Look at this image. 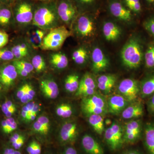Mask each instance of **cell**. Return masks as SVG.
<instances>
[{
    "mask_svg": "<svg viewBox=\"0 0 154 154\" xmlns=\"http://www.w3.org/2000/svg\"><path fill=\"white\" fill-rule=\"evenodd\" d=\"M121 56L124 65L130 69L140 66L143 58V52L139 42L135 38H131L122 50Z\"/></svg>",
    "mask_w": 154,
    "mask_h": 154,
    "instance_id": "6da1fadb",
    "label": "cell"
},
{
    "mask_svg": "<svg viewBox=\"0 0 154 154\" xmlns=\"http://www.w3.org/2000/svg\"><path fill=\"white\" fill-rule=\"evenodd\" d=\"M71 35V32L64 26L54 28L44 36L40 48L43 50H57Z\"/></svg>",
    "mask_w": 154,
    "mask_h": 154,
    "instance_id": "7a4b0ae2",
    "label": "cell"
},
{
    "mask_svg": "<svg viewBox=\"0 0 154 154\" xmlns=\"http://www.w3.org/2000/svg\"><path fill=\"white\" fill-rule=\"evenodd\" d=\"M104 137L107 145L113 150L118 149L123 143V131L120 125L113 122L105 131Z\"/></svg>",
    "mask_w": 154,
    "mask_h": 154,
    "instance_id": "3957f363",
    "label": "cell"
},
{
    "mask_svg": "<svg viewBox=\"0 0 154 154\" xmlns=\"http://www.w3.org/2000/svg\"><path fill=\"white\" fill-rule=\"evenodd\" d=\"M56 15L52 9L41 7L36 10L33 16V24L39 27L49 26L55 21Z\"/></svg>",
    "mask_w": 154,
    "mask_h": 154,
    "instance_id": "277c9868",
    "label": "cell"
},
{
    "mask_svg": "<svg viewBox=\"0 0 154 154\" xmlns=\"http://www.w3.org/2000/svg\"><path fill=\"white\" fill-rule=\"evenodd\" d=\"M120 95L123 96L128 102H133L137 98L139 88L137 82L130 79L122 80L118 86Z\"/></svg>",
    "mask_w": 154,
    "mask_h": 154,
    "instance_id": "5b68a950",
    "label": "cell"
},
{
    "mask_svg": "<svg viewBox=\"0 0 154 154\" xmlns=\"http://www.w3.org/2000/svg\"><path fill=\"white\" fill-rule=\"evenodd\" d=\"M110 14L116 19L128 22L132 19V12L119 0H111L108 5Z\"/></svg>",
    "mask_w": 154,
    "mask_h": 154,
    "instance_id": "8992f818",
    "label": "cell"
},
{
    "mask_svg": "<svg viewBox=\"0 0 154 154\" xmlns=\"http://www.w3.org/2000/svg\"><path fill=\"white\" fill-rule=\"evenodd\" d=\"M141 125L139 120H132L127 122L123 131V141L128 143H133L140 137Z\"/></svg>",
    "mask_w": 154,
    "mask_h": 154,
    "instance_id": "52a82bcc",
    "label": "cell"
},
{
    "mask_svg": "<svg viewBox=\"0 0 154 154\" xmlns=\"http://www.w3.org/2000/svg\"><path fill=\"white\" fill-rule=\"evenodd\" d=\"M57 13L63 22L69 23L75 16L76 9L71 2L69 0H63L59 5Z\"/></svg>",
    "mask_w": 154,
    "mask_h": 154,
    "instance_id": "ba28073f",
    "label": "cell"
},
{
    "mask_svg": "<svg viewBox=\"0 0 154 154\" xmlns=\"http://www.w3.org/2000/svg\"><path fill=\"white\" fill-rule=\"evenodd\" d=\"M78 135L77 125L75 122H67L63 125L60 133V140L64 144L73 142Z\"/></svg>",
    "mask_w": 154,
    "mask_h": 154,
    "instance_id": "9c48e42d",
    "label": "cell"
},
{
    "mask_svg": "<svg viewBox=\"0 0 154 154\" xmlns=\"http://www.w3.org/2000/svg\"><path fill=\"white\" fill-rule=\"evenodd\" d=\"M82 145L88 154H104L103 148L93 137L85 134L82 139Z\"/></svg>",
    "mask_w": 154,
    "mask_h": 154,
    "instance_id": "30bf717a",
    "label": "cell"
},
{
    "mask_svg": "<svg viewBox=\"0 0 154 154\" xmlns=\"http://www.w3.org/2000/svg\"><path fill=\"white\" fill-rule=\"evenodd\" d=\"M93 69L96 72L104 70L109 65V61L102 50L95 48L92 54Z\"/></svg>",
    "mask_w": 154,
    "mask_h": 154,
    "instance_id": "8fae6325",
    "label": "cell"
},
{
    "mask_svg": "<svg viewBox=\"0 0 154 154\" xmlns=\"http://www.w3.org/2000/svg\"><path fill=\"white\" fill-rule=\"evenodd\" d=\"M127 101L121 95H115L110 97L107 102V108L112 114H117L122 112L126 107Z\"/></svg>",
    "mask_w": 154,
    "mask_h": 154,
    "instance_id": "7c38bea8",
    "label": "cell"
},
{
    "mask_svg": "<svg viewBox=\"0 0 154 154\" xmlns=\"http://www.w3.org/2000/svg\"><path fill=\"white\" fill-rule=\"evenodd\" d=\"M17 69L14 65H8L0 71V82L6 87H10L18 76Z\"/></svg>",
    "mask_w": 154,
    "mask_h": 154,
    "instance_id": "4fadbf2b",
    "label": "cell"
},
{
    "mask_svg": "<svg viewBox=\"0 0 154 154\" xmlns=\"http://www.w3.org/2000/svg\"><path fill=\"white\" fill-rule=\"evenodd\" d=\"M16 19L20 23H28L33 19V14L31 6L28 3L20 4L17 9Z\"/></svg>",
    "mask_w": 154,
    "mask_h": 154,
    "instance_id": "5bb4252c",
    "label": "cell"
},
{
    "mask_svg": "<svg viewBox=\"0 0 154 154\" xmlns=\"http://www.w3.org/2000/svg\"><path fill=\"white\" fill-rule=\"evenodd\" d=\"M77 29L81 36H91L94 31V22L87 16H82L79 18L77 22Z\"/></svg>",
    "mask_w": 154,
    "mask_h": 154,
    "instance_id": "9a60e30c",
    "label": "cell"
},
{
    "mask_svg": "<svg viewBox=\"0 0 154 154\" xmlns=\"http://www.w3.org/2000/svg\"><path fill=\"white\" fill-rule=\"evenodd\" d=\"M103 32L105 39L109 42L116 41L121 34V30L119 27L111 22H106L104 24Z\"/></svg>",
    "mask_w": 154,
    "mask_h": 154,
    "instance_id": "2e32d148",
    "label": "cell"
},
{
    "mask_svg": "<svg viewBox=\"0 0 154 154\" xmlns=\"http://www.w3.org/2000/svg\"><path fill=\"white\" fill-rule=\"evenodd\" d=\"M40 88L45 96L49 99H55L59 94L57 84L52 80H45L42 81Z\"/></svg>",
    "mask_w": 154,
    "mask_h": 154,
    "instance_id": "e0dca14e",
    "label": "cell"
},
{
    "mask_svg": "<svg viewBox=\"0 0 154 154\" xmlns=\"http://www.w3.org/2000/svg\"><path fill=\"white\" fill-rule=\"evenodd\" d=\"M116 78L113 75H103L97 80V86L100 91L107 94L110 93L115 85Z\"/></svg>",
    "mask_w": 154,
    "mask_h": 154,
    "instance_id": "ac0fdd59",
    "label": "cell"
},
{
    "mask_svg": "<svg viewBox=\"0 0 154 154\" xmlns=\"http://www.w3.org/2000/svg\"><path fill=\"white\" fill-rule=\"evenodd\" d=\"M143 113V107L140 103H134L125 107L122 112V116L129 119L141 117Z\"/></svg>",
    "mask_w": 154,
    "mask_h": 154,
    "instance_id": "d6986e66",
    "label": "cell"
},
{
    "mask_svg": "<svg viewBox=\"0 0 154 154\" xmlns=\"http://www.w3.org/2000/svg\"><path fill=\"white\" fill-rule=\"evenodd\" d=\"M83 108H102L107 110V105L105 99L99 95H93L84 99L83 102Z\"/></svg>",
    "mask_w": 154,
    "mask_h": 154,
    "instance_id": "ffe728a7",
    "label": "cell"
},
{
    "mask_svg": "<svg viewBox=\"0 0 154 154\" xmlns=\"http://www.w3.org/2000/svg\"><path fill=\"white\" fill-rule=\"evenodd\" d=\"M145 143L149 154H154V124H148L145 129Z\"/></svg>",
    "mask_w": 154,
    "mask_h": 154,
    "instance_id": "44dd1931",
    "label": "cell"
},
{
    "mask_svg": "<svg viewBox=\"0 0 154 154\" xmlns=\"http://www.w3.org/2000/svg\"><path fill=\"white\" fill-rule=\"evenodd\" d=\"M89 122L98 134L101 135L104 132L105 125L104 119L102 115L91 114L89 118Z\"/></svg>",
    "mask_w": 154,
    "mask_h": 154,
    "instance_id": "7402d4cb",
    "label": "cell"
},
{
    "mask_svg": "<svg viewBox=\"0 0 154 154\" xmlns=\"http://www.w3.org/2000/svg\"><path fill=\"white\" fill-rule=\"evenodd\" d=\"M51 63L58 69L65 68L68 65L69 61L66 56L62 53H56L51 56Z\"/></svg>",
    "mask_w": 154,
    "mask_h": 154,
    "instance_id": "603a6c76",
    "label": "cell"
},
{
    "mask_svg": "<svg viewBox=\"0 0 154 154\" xmlns=\"http://www.w3.org/2000/svg\"><path fill=\"white\" fill-rule=\"evenodd\" d=\"M79 85V77L77 75H69L67 77L65 84V88L67 91L69 92L77 91Z\"/></svg>",
    "mask_w": 154,
    "mask_h": 154,
    "instance_id": "cb8c5ba5",
    "label": "cell"
},
{
    "mask_svg": "<svg viewBox=\"0 0 154 154\" xmlns=\"http://www.w3.org/2000/svg\"><path fill=\"white\" fill-rule=\"evenodd\" d=\"M44 37V32L42 30H37L32 32L30 37V41L34 48L40 47Z\"/></svg>",
    "mask_w": 154,
    "mask_h": 154,
    "instance_id": "d4e9b609",
    "label": "cell"
},
{
    "mask_svg": "<svg viewBox=\"0 0 154 154\" xmlns=\"http://www.w3.org/2000/svg\"><path fill=\"white\" fill-rule=\"evenodd\" d=\"M123 3L132 13L140 14L142 10L140 0H123Z\"/></svg>",
    "mask_w": 154,
    "mask_h": 154,
    "instance_id": "484cf974",
    "label": "cell"
},
{
    "mask_svg": "<svg viewBox=\"0 0 154 154\" xmlns=\"http://www.w3.org/2000/svg\"><path fill=\"white\" fill-rule=\"evenodd\" d=\"M96 84L93 78L90 75H85L79 82L78 90L84 89H96Z\"/></svg>",
    "mask_w": 154,
    "mask_h": 154,
    "instance_id": "4316f807",
    "label": "cell"
},
{
    "mask_svg": "<svg viewBox=\"0 0 154 154\" xmlns=\"http://www.w3.org/2000/svg\"><path fill=\"white\" fill-rule=\"evenodd\" d=\"M88 57V53L85 49L80 48L75 51L72 54V59L78 64H82L85 62Z\"/></svg>",
    "mask_w": 154,
    "mask_h": 154,
    "instance_id": "83f0119b",
    "label": "cell"
},
{
    "mask_svg": "<svg viewBox=\"0 0 154 154\" xmlns=\"http://www.w3.org/2000/svg\"><path fill=\"white\" fill-rule=\"evenodd\" d=\"M141 93L144 96L154 94V76L146 81L143 85Z\"/></svg>",
    "mask_w": 154,
    "mask_h": 154,
    "instance_id": "f1b7e54d",
    "label": "cell"
},
{
    "mask_svg": "<svg viewBox=\"0 0 154 154\" xmlns=\"http://www.w3.org/2000/svg\"><path fill=\"white\" fill-rule=\"evenodd\" d=\"M11 51L14 57L18 59L25 57L28 54V48L25 44L18 45L12 48Z\"/></svg>",
    "mask_w": 154,
    "mask_h": 154,
    "instance_id": "f546056e",
    "label": "cell"
},
{
    "mask_svg": "<svg viewBox=\"0 0 154 154\" xmlns=\"http://www.w3.org/2000/svg\"><path fill=\"white\" fill-rule=\"evenodd\" d=\"M56 113L58 116L63 118H69L72 114V109L69 105L63 104L57 107Z\"/></svg>",
    "mask_w": 154,
    "mask_h": 154,
    "instance_id": "4dcf8cb0",
    "label": "cell"
},
{
    "mask_svg": "<svg viewBox=\"0 0 154 154\" xmlns=\"http://www.w3.org/2000/svg\"><path fill=\"white\" fill-rule=\"evenodd\" d=\"M32 64L33 68L37 72H41L45 68L46 64L42 57L40 55H36L33 57L32 60Z\"/></svg>",
    "mask_w": 154,
    "mask_h": 154,
    "instance_id": "1f68e13d",
    "label": "cell"
},
{
    "mask_svg": "<svg viewBox=\"0 0 154 154\" xmlns=\"http://www.w3.org/2000/svg\"><path fill=\"white\" fill-rule=\"evenodd\" d=\"M145 59L147 67H154V46L152 45L147 49L145 54Z\"/></svg>",
    "mask_w": 154,
    "mask_h": 154,
    "instance_id": "d6a6232c",
    "label": "cell"
},
{
    "mask_svg": "<svg viewBox=\"0 0 154 154\" xmlns=\"http://www.w3.org/2000/svg\"><path fill=\"white\" fill-rule=\"evenodd\" d=\"M13 65L16 67L20 68L24 70L29 74L33 71V69H34L32 63L27 62L25 61L15 60L13 63Z\"/></svg>",
    "mask_w": 154,
    "mask_h": 154,
    "instance_id": "836d02e7",
    "label": "cell"
},
{
    "mask_svg": "<svg viewBox=\"0 0 154 154\" xmlns=\"http://www.w3.org/2000/svg\"><path fill=\"white\" fill-rule=\"evenodd\" d=\"M11 13L9 9H0V24L2 25H7L10 22Z\"/></svg>",
    "mask_w": 154,
    "mask_h": 154,
    "instance_id": "e575fe53",
    "label": "cell"
},
{
    "mask_svg": "<svg viewBox=\"0 0 154 154\" xmlns=\"http://www.w3.org/2000/svg\"><path fill=\"white\" fill-rule=\"evenodd\" d=\"M27 86L28 84L23 85L17 91V97L21 100V102L23 103H28L29 102L28 97L26 95Z\"/></svg>",
    "mask_w": 154,
    "mask_h": 154,
    "instance_id": "d590c367",
    "label": "cell"
},
{
    "mask_svg": "<svg viewBox=\"0 0 154 154\" xmlns=\"http://www.w3.org/2000/svg\"><path fill=\"white\" fill-rule=\"evenodd\" d=\"M14 56L11 50L0 49V60H11L14 59Z\"/></svg>",
    "mask_w": 154,
    "mask_h": 154,
    "instance_id": "8d00e7d4",
    "label": "cell"
},
{
    "mask_svg": "<svg viewBox=\"0 0 154 154\" xmlns=\"http://www.w3.org/2000/svg\"><path fill=\"white\" fill-rule=\"evenodd\" d=\"M144 26L146 30L154 35V16L148 19L144 22Z\"/></svg>",
    "mask_w": 154,
    "mask_h": 154,
    "instance_id": "74e56055",
    "label": "cell"
},
{
    "mask_svg": "<svg viewBox=\"0 0 154 154\" xmlns=\"http://www.w3.org/2000/svg\"><path fill=\"white\" fill-rule=\"evenodd\" d=\"M9 41L8 33L2 30H0V49L7 45Z\"/></svg>",
    "mask_w": 154,
    "mask_h": 154,
    "instance_id": "f35d334b",
    "label": "cell"
},
{
    "mask_svg": "<svg viewBox=\"0 0 154 154\" xmlns=\"http://www.w3.org/2000/svg\"><path fill=\"white\" fill-rule=\"evenodd\" d=\"M33 129L36 132L40 134L43 135H47L48 134V131L44 127L42 126V125L36 121L34 122L33 126Z\"/></svg>",
    "mask_w": 154,
    "mask_h": 154,
    "instance_id": "ab89813d",
    "label": "cell"
},
{
    "mask_svg": "<svg viewBox=\"0 0 154 154\" xmlns=\"http://www.w3.org/2000/svg\"><path fill=\"white\" fill-rule=\"evenodd\" d=\"M15 119L14 118H8L6 120H3L2 122V130L5 133H6L7 130L8 129L10 126L11 125L15 122Z\"/></svg>",
    "mask_w": 154,
    "mask_h": 154,
    "instance_id": "60d3db41",
    "label": "cell"
},
{
    "mask_svg": "<svg viewBox=\"0 0 154 154\" xmlns=\"http://www.w3.org/2000/svg\"><path fill=\"white\" fill-rule=\"evenodd\" d=\"M37 121L38 122H40L42 126L44 127L45 128L47 131H49V128H50V122L49 120L48 117L46 116H40V117H38Z\"/></svg>",
    "mask_w": 154,
    "mask_h": 154,
    "instance_id": "b9f144b4",
    "label": "cell"
},
{
    "mask_svg": "<svg viewBox=\"0 0 154 154\" xmlns=\"http://www.w3.org/2000/svg\"><path fill=\"white\" fill-rule=\"evenodd\" d=\"M25 143V138L24 136L19 140L15 143L11 144V146L17 150H19Z\"/></svg>",
    "mask_w": 154,
    "mask_h": 154,
    "instance_id": "7bdbcfd3",
    "label": "cell"
},
{
    "mask_svg": "<svg viewBox=\"0 0 154 154\" xmlns=\"http://www.w3.org/2000/svg\"><path fill=\"white\" fill-rule=\"evenodd\" d=\"M38 142L35 140L32 141L28 144L26 148V151L28 154H35L36 144Z\"/></svg>",
    "mask_w": 154,
    "mask_h": 154,
    "instance_id": "ee69618b",
    "label": "cell"
},
{
    "mask_svg": "<svg viewBox=\"0 0 154 154\" xmlns=\"http://www.w3.org/2000/svg\"><path fill=\"white\" fill-rule=\"evenodd\" d=\"M26 95L28 97L29 102H30L31 100H33V97L35 95V92L33 90V87L28 84L27 90H26Z\"/></svg>",
    "mask_w": 154,
    "mask_h": 154,
    "instance_id": "f6af8a7d",
    "label": "cell"
},
{
    "mask_svg": "<svg viewBox=\"0 0 154 154\" xmlns=\"http://www.w3.org/2000/svg\"><path fill=\"white\" fill-rule=\"evenodd\" d=\"M63 154H79L77 150L72 146L66 147Z\"/></svg>",
    "mask_w": 154,
    "mask_h": 154,
    "instance_id": "bcb514c9",
    "label": "cell"
},
{
    "mask_svg": "<svg viewBox=\"0 0 154 154\" xmlns=\"http://www.w3.org/2000/svg\"><path fill=\"white\" fill-rule=\"evenodd\" d=\"M23 136L22 135L19 134L18 133H15L13 134L12 136L11 137L10 139V143L13 144L15 143V142L19 140L21 138H22Z\"/></svg>",
    "mask_w": 154,
    "mask_h": 154,
    "instance_id": "7dc6e473",
    "label": "cell"
},
{
    "mask_svg": "<svg viewBox=\"0 0 154 154\" xmlns=\"http://www.w3.org/2000/svg\"><path fill=\"white\" fill-rule=\"evenodd\" d=\"M15 149L12 147L7 146L4 148L2 154H14Z\"/></svg>",
    "mask_w": 154,
    "mask_h": 154,
    "instance_id": "c3c4849f",
    "label": "cell"
},
{
    "mask_svg": "<svg viewBox=\"0 0 154 154\" xmlns=\"http://www.w3.org/2000/svg\"><path fill=\"white\" fill-rule=\"evenodd\" d=\"M81 4L87 6L93 5L95 2L96 0H78Z\"/></svg>",
    "mask_w": 154,
    "mask_h": 154,
    "instance_id": "681fc988",
    "label": "cell"
},
{
    "mask_svg": "<svg viewBox=\"0 0 154 154\" xmlns=\"http://www.w3.org/2000/svg\"><path fill=\"white\" fill-rule=\"evenodd\" d=\"M28 115V110L27 106H24L22 108V116L24 120H26Z\"/></svg>",
    "mask_w": 154,
    "mask_h": 154,
    "instance_id": "f907efd6",
    "label": "cell"
},
{
    "mask_svg": "<svg viewBox=\"0 0 154 154\" xmlns=\"http://www.w3.org/2000/svg\"><path fill=\"white\" fill-rule=\"evenodd\" d=\"M35 102H29L27 103V105L26 106H27V108L28 110V116L30 115L32 110H33V108H34V106H35ZM27 120V119H26Z\"/></svg>",
    "mask_w": 154,
    "mask_h": 154,
    "instance_id": "816d5d0a",
    "label": "cell"
},
{
    "mask_svg": "<svg viewBox=\"0 0 154 154\" xmlns=\"http://www.w3.org/2000/svg\"><path fill=\"white\" fill-rule=\"evenodd\" d=\"M17 124L16 122L13 123L10 127L7 130V132H6V134H9L13 132L14 131L17 129Z\"/></svg>",
    "mask_w": 154,
    "mask_h": 154,
    "instance_id": "f5cc1de1",
    "label": "cell"
},
{
    "mask_svg": "<svg viewBox=\"0 0 154 154\" xmlns=\"http://www.w3.org/2000/svg\"><path fill=\"white\" fill-rule=\"evenodd\" d=\"M17 69V72H18V74L20 75L22 77H26L28 75L29 73H28L27 72L25 71L24 70L20 68L16 67Z\"/></svg>",
    "mask_w": 154,
    "mask_h": 154,
    "instance_id": "db71d44e",
    "label": "cell"
},
{
    "mask_svg": "<svg viewBox=\"0 0 154 154\" xmlns=\"http://www.w3.org/2000/svg\"><path fill=\"white\" fill-rule=\"evenodd\" d=\"M149 106L150 110L154 113V94L149 102Z\"/></svg>",
    "mask_w": 154,
    "mask_h": 154,
    "instance_id": "11a10c76",
    "label": "cell"
},
{
    "mask_svg": "<svg viewBox=\"0 0 154 154\" xmlns=\"http://www.w3.org/2000/svg\"><path fill=\"white\" fill-rule=\"evenodd\" d=\"M10 109H10V108H8V106L6 105L5 103H4V104L2 105V111L3 113H4L5 115H6V114H7V113H8L9 111H10Z\"/></svg>",
    "mask_w": 154,
    "mask_h": 154,
    "instance_id": "9f6ffc18",
    "label": "cell"
},
{
    "mask_svg": "<svg viewBox=\"0 0 154 154\" xmlns=\"http://www.w3.org/2000/svg\"><path fill=\"white\" fill-rule=\"evenodd\" d=\"M39 110H40V106H39V105H38V104H36L35 106H34V108H33V110H32V112H31V113H30V114H33L36 115L37 113L39 111Z\"/></svg>",
    "mask_w": 154,
    "mask_h": 154,
    "instance_id": "6f0895ef",
    "label": "cell"
},
{
    "mask_svg": "<svg viewBox=\"0 0 154 154\" xmlns=\"http://www.w3.org/2000/svg\"><path fill=\"white\" fill-rule=\"evenodd\" d=\"M5 103L6 105H7L8 107L10 108V109L16 107L15 105L13 104V102L11 101H6Z\"/></svg>",
    "mask_w": 154,
    "mask_h": 154,
    "instance_id": "680465c9",
    "label": "cell"
},
{
    "mask_svg": "<svg viewBox=\"0 0 154 154\" xmlns=\"http://www.w3.org/2000/svg\"><path fill=\"white\" fill-rule=\"evenodd\" d=\"M149 6H154V0H143Z\"/></svg>",
    "mask_w": 154,
    "mask_h": 154,
    "instance_id": "91938a15",
    "label": "cell"
},
{
    "mask_svg": "<svg viewBox=\"0 0 154 154\" xmlns=\"http://www.w3.org/2000/svg\"><path fill=\"white\" fill-rule=\"evenodd\" d=\"M124 154H140V153L135 151H131L127 152Z\"/></svg>",
    "mask_w": 154,
    "mask_h": 154,
    "instance_id": "94428289",
    "label": "cell"
},
{
    "mask_svg": "<svg viewBox=\"0 0 154 154\" xmlns=\"http://www.w3.org/2000/svg\"><path fill=\"white\" fill-rule=\"evenodd\" d=\"M53 154L51 152H46L45 154Z\"/></svg>",
    "mask_w": 154,
    "mask_h": 154,
    "instance_id": "6125c7cd",
    "label": "cell"
},
{
    "mask_svg": "<svg viewBox=\"0 0 154 154\" xmlns=\"http://www.w3.org/2000/svg\"><path fill=\"white\" fill-rule=\"evenodd\" d=\"M1 90H2V86H1V85H0V93H1Z\"/></svg>",
    "mask_w": 154,
    "mask_h": 154,
    "instance_id": "be15d7a7",
    "label": "cell"
},
{
    "mask_svg": "<svg viewBox=\"0 0 154 154\" xmlns=\"http://www.w3.org/2000/svg\"><path fill=\"white\" fill-rule=\"evenodd\" d=\"M39 1H48V0H39Z\"/></svg>",
    "mask_w": 154,
    "mask_h": 154,
    "instance_id": "e7e4bbea",
    "label": "cell"
}]
</instances>
